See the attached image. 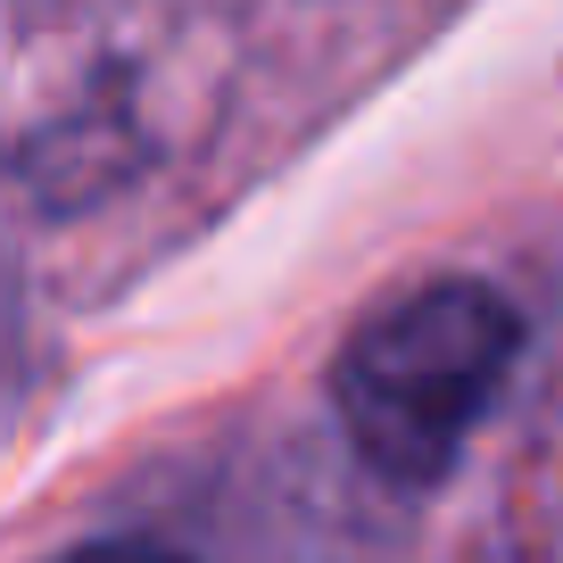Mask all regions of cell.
I'll list each match as a JSON object with an SVG mask.
<instances>
[{"label":"cell","instance_id":"1","mask_svg":"<svg viewBox=\"0 0 563 563\" xmlns=\"http://www.w3.org/2000/svg\"><path fill=\"white\" fill-rule=\"evenodd\" d=\"M522 356V316L489 282H422L389 299L332 365V406L349 448L398 489H422L456 464L473 422Z\"/></svg>","mask_w":563,"mask_h":563},{"label":"cell","instance_id":"2","mask_svg":"<svg viewBox=\"0 0 563 563\" xmlns=\"http://www.w3.org/2000/svg\"><path fill=\"white\" fill-rule=\"evenodd\" d=\"M58 563H183V555H166V547H150V539H91V547H75V555H58Z\"/></svg>","mask_w":563,"mask_h":563}]
</instances>
